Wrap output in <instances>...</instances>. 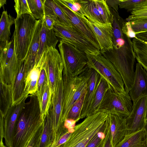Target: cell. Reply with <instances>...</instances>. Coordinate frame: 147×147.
Listing matches in <instances>:
<instances>
[{"mask_svg": "<svg viewBox=\"0 0 147 147\" xmlns=\"http://www.w3.org/2000/svg\"><path fill=\"white\" fill-rule=\"evenodd\" d=\"M108 114L98 111L86 117L75 126L71 136L59 147H86L92 139L103 127Z\"/></svg>", "mask_w": 147, "mask_h": 147, "instance_id": "obj_1", "label": "cell"}, {"mask_svg": "<svg viewBox=\"0 0 147 147\" xmlns=\"http://www.w3.org/2000/svg\"><path fill=\"white\" fill-rule=\"evenodd\" d=\"M91 68L88 67L79 75L71 77L63 74L64 97L62 118L65 122L74 104L87 89Z\"/></svg>", "mask_w": 147, "mask_h": 147, "instance_id": "obj_2", "label": "cell"}, {"mask_svg": "<svg viewBox=\"0 0 147 147\" xmlns=\"http://www.w3.org/2000/svg\"><path fill=\"white\" fill-rule=\"evenodd\" d=\"M43 123L40 113H23L19 115L13 130L11 147H26Z\"/></svg>", "mask_w": 147, "mask_h": 147, "instance_id": "obj_3", "label": "cell"}, {"mask_svg": "<svg viewBox=\"0 0 147 147\" xmlns=\"http://www.w3.org/2000/svg\"><path fill=\"white\" fill-rule=\"evenodd\" d=\"M0 61L1 82L9 86L11 90L21 65L16 52L15 30L11 40L0 50Z\"/></svg>", "mask_w": 147, "mask_h": 147, "instance_id": "obj_4", "label": "cell"}, {"mask_svg": "<svg viewBox=\"0 0 147 147\" xmlns=\"http://www.w3.org/2000/svg\"><path fill=\"white\" fill-rule=\"evenodd\" d=\"M37 22L31 14H28L22 15L15 19L16 50L20 62L27 54Z\"/></svg>", "mask_w": 147, "mask_h": 147, "instance_id": "obj_5", "label": "cell"}, {"mask_svg": "<svg viewBox=\"0 0 147 147\" xmlns=\"http://www.w3.org/2000/svg\"><path fill=\"white\" fill-rule=\"evenodd\" d=\"M88 65L97 71L116 92H125L122 77L113 65L100 52L97 54L86 53Z\"/></svg>", "mask_w": 147, "mask_h": 147, "instance_id": "obj_6", "label": "cell"}, {"mask_svg": "<svg viewBox=\"0 0 147 147\" xmlns=\"http://www.w3.org/2000/svg\"><path fill=\"white\" fill-rule=\"evenodd\" d=\"M58 47L63 65V74L77 76L88 67L86 53L63 41H60Z\"/></svg>", "mask_w": 147, "mask_h": 147, "instance_id": "obj_7", "label": "cell"}, {"mask_svg": "<svg viewBox=\"0 0 147 147\" xmlns=\"http://www.w3.org/2000/svg\"><path fill=\"white\" fill-rule=\"evenodd\" d=\"M133 105L129 93L116 92L110 85L96 112H103L126 118L131 113Z\"/></svg>", "mask_w": 147, "mask_h": 147, "instance_id": "obj_8", "label": "cell"}, {"mask_svg": "<svg viewBox=\"0 0 147 147\" xmlns=\"http://www.w3.org/2000/svg\"><path fill=\"white\" fill-rule=\"evenodd\" d=\"M41 58L42 67L45 70L47 83L53 95L63 79L64 67L62 58L58 51L52 47H47Z\"/></svg>", "mask_w": 147, "mask_h": 147, "instance_id": "obj_9", "label": "cell"}, {"mask_svg": "<svg viewBox=\"0 0 147 147\" xmlns=\"http://www.w3.org/2000/svg\"><path fill=\"white\" fill-rule=\"evenodd\" d=\"M53 29L60 41L70 44L86 53L97 54L100 53V50L73 27L55 23Z\"/></svg>", "mask_w": 147, "mask_h": 147, "instance_id": "obj_10", "label": "cell"}, {"mask_svg": "<svg viewBox=\"0 0 147 147\" xmlns=\"http://www.w3.org/2000/svg\"><path fill=\"white\" fill-rule=\"evenodd\" d=\"M63 97V79L59 82L54 94L52 95L51 104L53 107L52 110L49 114L52 126L53 140L59 132L66 128L62 118Z\"/></svg>", "mask_w": 147, "mask_h": 147, "instance_id": "obj_11", "label": "cell"}, {"mask_svg": "<svg viewBox=\"0 0 147 147\" xmlns=\"http://www.w3.org/2000/svg\"><path fill=\"white\" fill-rule=\"evenodd\" d=\"M147 111V97L142 98L133 104L131 113L126 118L128 134L144 128Z\"/></svg>", "mask_w": 147, "mask_h": 147, "instance_id": "obj_12", "label": "cell"}, {"mask_svg": "<svg viewBox=\"0 0 147 147\" xmlns=\"http://www.w3.org/2000/svg\"><path fill=\"white\" fill-rule=\"evenodd\" d=\"M66 16L73 27L100 50L98 41L92 30L83 19L63 5L60 0H55Z\"/></svg>", "mask_w": 147, "mask_h": 147, "instance_id": "obj_13", "label": "cell"}, {"mask_svg": "<svg viewBox=\"0 0 147 147\" xmlns=\"http://www.w3.org/2000/svg\"><path fill=\"white\" fill-rule=\"evenodd\" d=\"M92 30L99 44L101 53L113 48V30L111 24H100L82 17Z\"/></svg>", "mask_w": 147, "mask_h": 147, "instance_id": "obj_14", "label": "cell"}, {"mask_svg": "<svg viewBox=\"0 0 147 147\" xmlns=\"http://www.w3.org/2000/svg\"><path fill=\"white\" fill-rule=\"evenodd\" d=\"M129 94L133 104L147 97V71L138 63L136 65L134 83Z\"/></svg>", "mask_w": 147, "mask_h": 147, "instance_id": "obj_15", "label": "cell"}, {"mask_svg": "<svg viewBox=\"0 0 147 147\" xmlns=\"http://www.w3.org/2000/svg\"><path fill=\"white\" fill-rule=\"evenodd\" d=\"M108 118L113 146L115 147L128 134L126 118L110 114H108Z\"/></svg>", "mask_w": 147, "mask_h": 147, "instance_id": "obj_16", "label": "cell"}, {"mask_svg": "<svg viewBox=\"0 0 147 147\" xmlns=\"http://www.w3.org/2000/svg\"><path fill=\"white\" fill-rule=\"evenodd\" d=\"M43 19L38 20L29 49L25 58L23 61L25 64L26 73L32 69L35 64L39 47L40 35Z\"/></svg>", "mask_w": 147, "mask_h": 147, "instance_id": "obj_17", "label": "cell"}, {"mask_svg": "<svg viewBox=\"0 0 147 147\" xmlns=\"http://www.w3.org/2000/svg\"><path fill=\"white\" fill-rule=\"evenodd\" d=\"M101 78L100 74L91 68L88 87L84 99L81 110L80 119L87 116L88 111Z\"/></svg>", "mask_w": 147, "mask_h": 147, "instance_id": "obj_18", "label": "cell"}, {"mask_svg": "<svg viewBox=\"0 0 147 147\" xmlns=\"http://www.w3.org/2000/svg\"><path fill=\"white\" fill-rule=\"evenodd\" d=\"M58 40L55 35L53 29L49 30L47 28L44 19L40 31L39 48L35 65L40 61L42 54L47 47L55 48Z\"/></svg>", "mask_w": 147, "mask_h": 147, "instance_id": "obj_19", "label": "cell"}, {"mask_svg": "<svg viewBox=\"0 0 147 147\" xmlns=\"http://www.w3.org/2000/svg\"><path fill=\"white\" fill-rule=\"evenodd\" d=\"M44 7L45 15L50 16L55 24L73 27L66 15L55 0H45Z\"/></svg>", "mask_w": 147, "mask_h": 147, "instance_id": "obj_20", "label": "cell"}, {"mask_svg": "<svg viewBox=\"0 0 147 147\" xmlns=\"http://www.w3.org/2000/svg\"><path fill=\"white\" fill-rule=\"evenodd\" d=\"M41 58L38 63L27 72L25 74V86L23 95L24 99L29 94L36 92L37 84L42 65Z\"/></svg>", "mask_w": 147, "mask_h": 147, "instance_id": "obj_21", "label": "cell"}, {"mask_svg": "<svg viewBox=\"0 0 147 147\" xmlns=\"http://www.w3.org/2000/svg\"><path fill=\"white\" fill-rule=\"evenodd\" d=\"M25 71L24 62L22 61L21 62V65L14 86L11 90V105L13 106L20 103L24 99L23 95L25 86Z\"/></svg>", "mask_w": 147, "mask_h": 147, "instance_id": "obj_22", "label": "cell"}, {"mask_svg": "<svg viewBox=\"0 0 147 147\" xmlns=\"http://www.w3.org/2000/svg\"><path fill=\"white\" fill-rule=\"evenodd\" d=\"M15 20L6 11L3 12L0 20V50L3 49L9 42L10 28L15 24Z\"/></svg>", "mask_w": 147, "mask_h": 147, "instance_id": "obj_23", "label": "cell"}, {"mask_svg": "<svg viewBox=\"0 0 147 147\" xmlns=\"http://www.w3.org/2000/svg\"><path fill=\"white\" fill-rule=\"evenodd\" d=\"M78 1L81 7L84 15L88 20L99 24H105L94 0H78Z\"/></svg>", "mask_w": 147, "mask_h": 147, "instance_id": "obj_24", "label": "cell"}, {"mask_svg": "<svg viewBox=\"0 0 147 147\" xmlns=\"http://www.w3.org/2000/svg\"><path fill=\"white\" fill-rule=\"evenodd\" d=\"M110 86L108 82L101 76L99 84L89 109L87 117L96 113L105 94Z\"/></svg>", "mask_w": 147, "mask_h": 147, "instance_id": "obj_25", "label": "cell"}, {"mask_svg": "<svg viewBox=\"0 0 147 147\" xmlns=\"http://www.w3.org/2000/svg\"><path fill=\"white\" fill-rule=\"evenodd\" d=\"M144 129L128 134L115 147H144Z\"/></svg>", "mask_w": 147, "mask_h": 147, "instance_id": "obj_26", "label": "cell"}, {"mask_svg": "<svg viewBox=\"0 0 147 147\" xmlns=\"http://www.w3.org/2000/svg\"><path fill=\"white\" fill-rule=\"evenodd\" d=\"M134 52L138 63L147 71V42L136 37L132 40Z\"/></svg>", "mask_w": 147, "mask_h": 147, "instance_id": "obj_27", "label": "cell"}, {"mask_svg": "<svg viewBox=\"0 0 147 147\" xmlns=\"http://www.w3.org/2000/svg\"><path fill=\"white\" fill-rule=\"evenodd\" d=\"M52 96V92L47 80L44 85L41 102L39 106L40 116L43 122L46 116L49 114Z\"/></svg>", "mask_w": 147, "mask_h": 147, "instance_id": "obj_28", "label": "cell"}, {"mask_svg": "<svg viewBox=\"0 0 147 147\" xmlns=\"http://www.w3.org/2000/svg\"><path fill=\"white\" fill-rule=\"evenodd\" d=\"M53 141L52 126L49 114L43 121V129L38 147H51Z\"/></svg>", "mask_w": 147, "mask_h": 147, "instance_id": "obj_29", "label": "cell"}, {"mask_svg": "<svg viewBox=\"0 0 147 147\" xmlns=\"http://www.w3.org/2000/svg\"><path fill=\"white\" fill-rule=\"evenodd\" d=\"M96 7L106 24H111L113 19V15L108 5L106 0H94Z\"/></svg>", "mask_w": 147, "mask_h": 147, "instance_id": "obj_30", "label": "cell"}, {"mask_svg": "<svg viewBox=\"0 0 147 147\" xmlns=\"http://www.w3.org/2000/svg\"><path fill=\"white\" fill-rule=\"evenodd\" d=\"M31 15L37 20L44 17V4L45 0H27Z\"/></svg>", "mask_w": 147, "mask_h": 147, "instance_id": "obj_31", "label": "cell"}, {"mask_svg": "<svg viewBox=\"0 0 147 147\" xmlns=\"http://www.w3.org/2000/svg\"><path fill=\"white\" fill-rule=\"evenodd\" d=\"M87 90L73 105L68 113L67 119L73 120L76 122L80 119L81 110Z\"/></svg>", "mask_w": 147, "mask_h": 147, "instance_id": "obj_32", "label": "cell"}, {"mask_svg": "<svg viewBox=\"0 0 147 147\" xmlns=\"http://www.w3.org/2000/svg\"><path fill=\"white\" fill-rule=\"evenodd\" d=\"M126 19L127 22L141 18L147 17V0L138 4Z\"/></svg>", "mask_w": 147, "mask_h": 147, "instance_id": "obj_33", "label": "cell"}, {"mask_svg": "<svg viewBox=\"0 0 147 147\" xmlns=\"http://www.w3.org/2000/svg\"><path fill=\"white\" fill-rule=\"evenodd\" d=\"M107 119L104 126L101 130L98 132L89 142L86 147H102L105 136L107 125Z\"/></svg>", "mask_w": 147, "mask_h": 147, "instance_id": "obj_34", "label": "cell"}, {"mask_svg": "<svg viewBox=\"0 0 147 147\" xmlns=\"http://www.w3.org/2000/svg\"><path fill=\"white\" fill-rule=\"evenodd\" d=\"M129 22L132 30L135 34L147 31V17L136 18Z\"/></svg>", "mask_w": 147, "mask_h": 147, "instance_id": "obj_35", "label": "cell"}, {"mask_svg": "<svg viewBox=\"0 0 147 147\" xmlns=\"http://www.w3.org/2000/svg\"><path fill=\"white\" fill-rule=\"evenodd\" d=\"M14 2L16 17L26 14H31L27 0H15Z\"/></svg>", "mask_w": 147, "mask_h": 147, "instance_id": "obj_36", "label": "cell"}, {"mask_svg": "<svg viewBox=\"0 0 147 147\" xmlns=\"http://www.w3.org/2000/svg\"><path fill=\"white\" fill-rule=\"evenodd\" d=\"M47 80L45 70L42 67V65L41 69L38 82L37 91L36 92L39 106H40L41 102L44 84Z\"/></svg>", "mask_w": 147, "mask_h": 147, "instance_id": "obj_37", "label": "cell"}, {"mask_svg": "<svg viewBox=\"0 0 147 147\" xmlns=\"http://www.w3.org/2000/svg\"><path fill=\"white\" fill-rule=\"evenodd\" d=\"M65 6L78 16H84L81 7L78 0H60Z\"/></svg>", "mask_w": 147, "mask_h": 147, "instance_id": "obj_38", "label": "cell"}, {"mask_svg": "<svg viewBox=\"0 0 147 147\" xmlns=\"http://www.w3.org/2000/svg\"><path fill=\"white\" fill-rule=\"evenodd\" d=\"M144 0H120L119 7L124 9L128 12H131L135 7L138 4Z\"/></svg>", "mask_w": 147, "mask_h": 147, "instance_id": "obj_39", "label": "cell"}, {"mask_svg": "<svg viewBox=\"0 0 147 147\" xmlns=\"http://www.w3.org/2000/svg\"><path fill=\"white\" fill-rule=\"evenodd\" d=\"M43 129V123L38 129L26 147H38Z\"/></svg>", "mask_w": 147, "mask_h": 147, "instance_id": "obj_40", "label": "cell"}, {"mask_svg": "<svg viewBox=\"0 0 147 147\" xmlns=\"http://www.w3.org/2000/svg\"><path fill=\"white\" fill-rule=\"evenodd\" d=\"M74 128V127L70 129L69 131L64 135L53 140L51 147H59L65 142L73 131Z\"/></svg>", "mask_w": 147, "mask_h": 147, "instance_id": "obj_41", "label": "cell"}, {"mask_svg": "<svg viewBox=\"0 0 147 147\" xmlns=\"http://www.w3.org/2000/svg\"><path fill=\"white\" fill-rule=\"evenodd\" d=\"M107 120L108 121L107 125L104 143L102 147H113L111 140L110 125L108 117Z\"/></svg>", "mask_w": 147, "mask_h": 147, "instance_id": "obj_42", "label": "cell"}, {"mask_svg": "<svg viewBox=\"0 0 147 147\" xmlns=\"http://www.w3.org/2000/svg\"><path fill=\"white\" fill-rule=\"evenodd\" d=\"M44 20L47 28L49 30L53 29L55 24V22L53 19L48 15H45Z\"/></svg>", "mask_w": 147, "mask_h": 147, "instance_id": "obj_43", "label": "cell"}, {"mask_svg": "<svg viewBox=\"0 0 147 147\" xmlns=\"http://www.w3.org/2000/svg\"><path fill=\"white\" fill-rule=\"evenodd\" d=\"M4 116L2 113H1L0 121V141H3L4 136Z\"/></svg>", "mask_w": 147, "mask_h": 147, "instance_id": "obj_44", "label": "cell"}, {"mask_svg": "<svg viewBox=\"0 0 147 147\" xmlns=\"http://www.w3.org/2000/svg\"><path fill=\"white\" fill-rule=\"evenodd\" d=\"M109 7L116 11L118 12L120 3V0H106Z\"/></svg>", "mask_w": 147, "mask_h": 147, "instance_id": "obj_45", "label": "cell"}, {"mask_svg": "<svg viewBox=\"0 0 147 147\" xmlns=\"http://www.w3.org/2000/svg\"><path fill=\"white\" fill-rule=\"evenodd\" d=\"M136 36L137 38L147 42V31L136 33Z\"/></svg>", "mask_w": 147, "mask_h": 147, "instance_id": "obj_46", "label": "cell"}, {"mask_svg": "<svg viewBox=\"0 0 147 147\" xmlns=\"http://www.w3.org/2000/svg\"><path fill=\"white\" fill-rule=\"evenodd\" d=\"M144 129L145 132L144 147H147V119H146V124Z\"/></svg>", "mask_w": 147, "mask_h": 147, "instance_id": "obj_47", "label": "cell"}, {"mask_svg": "<svg viewBox=\"0 0 147 147\" xmlns=\"http://www.w3.org/2000/svg\"><path fill=\"white\" fill-rule=\"evenodd\" d=\"M6 3V0H0V7L1 8Z\"/></svg>", "mask_w": 147, "mask_h": 147, "instance_id": "obj_48", "label": "cell"}, {"mask_svg": "<svg viewBox=\"0 0 147 147\" xmlns=\"http://www.w3.org/2000/svg\"><path fill=\"white\" fill-rule=\"evenodd\" d=\"M0 147H7L5 146L3 143V141L0 142Z\"/></svg>", "mask_w": 147, "mask_h": 147, "instance_id": "obj_49", "label": "cell"}, {"mask_svg": "<svg viewBox=\"0 0 147 147\" xmlns=\"http://www.w3.org/2000/svg\"><path fill=\"white\" fill-rule=\"evenodd\" d=\"M146 119H147V113H146Z\"/></svg>", "mask_w": 147, "mask_h": 147, "instance_id": "obj_50", "label": "cell"}]
</instances>
